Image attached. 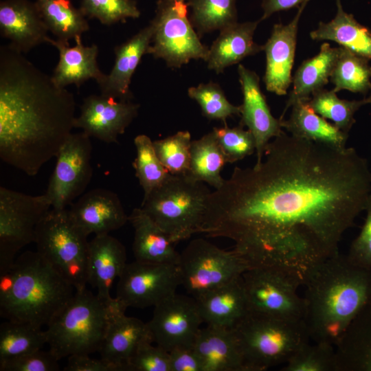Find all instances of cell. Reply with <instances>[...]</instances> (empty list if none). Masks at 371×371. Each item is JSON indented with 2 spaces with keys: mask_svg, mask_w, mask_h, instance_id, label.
I'll return each mask as SVG.
<instances>
[{
  "mask_svg": "<svg viewBox=\"0 0 371 371\" xmlns=\"http://www.w3.org/2000/svg\"><path fill=\"white\" fill-rule=\"evenodd\" d=\"M87 236L72 220L68 209L51 208L35 229L36 251L75 289L87 282Z\"/></svg>",
  "mask_w": 371,
  "mask_h": 371,
  "instance_id": "obj_8",
  "label": "cell"
},
{
  "mask_svg": "<svg viewBox=\"0 0 371 371\" xmlns=\"http://www.w3.org/2000/svg\"><path fill=\"white\" fill-rule=\"evenodd\" d=\"M126 309L116 297L102 298L87 288L76 291L47 326L50 351L58 360L99 352L111 321Z\"/></svg>",
  "mask_w": 371,
  "mask_h": 371,
  "instance_id": "obj_5",
  "label": "cell"
},
{
  "mask_svg": "<svg viewBox=\"0 0 371 371\" xmlns=\"http://www.w3.org/2000/svg\"><path fill=\"white\" fill-rule=\"evenodd\" d=\"M282 371H336L334 346L310 341L300 347L285 363Z\"/></svg>",
  "mask_w": 371,
  "mask_h": 371,
  "instance_id": "obj_41",
  "label": "cell"
},
{
  "mask_svg": "<svg viewBox=\"0 0 371 371\" xmlns=\"http://www.w3.org/2000/svg\"><path fill=\"white\" fill-rule=\"evenodd\" d=\"M337 12L328 22L320 21L310 33L316 41H333L355 54L371 60V31L344 10L341 0H335Z\"/></svg>",
  "mask_w": 371,
  "mask_h": 371,
  "instance_id": "obj_31",
  "label": "cell"
},
{
  "mask_svg": "<svg viewBox=\"0 0 371 371\" xmlns=\"http://www.w3.org/2000/svg\"><path fill=\"white\" fill-rule=\"evenodd\" d=\"M190 21L201 37L238 22L236 0H186Z\"/></svg>",
  "mask_w": 371,
  "mask_h": 371,
  "instance_id": "obj_37",
  "label": "cell"
},
{
  "mask_svg": "<svg viewBox=\"0 0 371 371\" xmlns=\"http://www.w3.org/2000/svg\"><path fill=\"white\" fill-rule=\"evenodd\" d=\"M89 355L74 354L68 357L65 371H120L118 367L101 358L93 359Z\"/></svg>",
  "mask_w": 371,
  "mask_h": 371,
  "instance_id": "obj_49",
  "label": "cell"
},
{
  "mask_svg": "<svg viewBox=\"0 0 371 371\" xmlns=\"http://www.w3.org/2000/svg\"><path fill=\"white\" fill-rule=\"evenodd\" d=\"M118 279L115 297L126 308L155 306L181 284L178 264L135 260L126 263Z\"/></svg>",
  "mask_w": 371,
  "mask_h": 371,
  "instance_id": "obj_14",
  "label": "cell"
},
{
  "mask_svg": "<svg viewBox=\"0 0 371 371\" xmlns=\"http://www.w3.org/2000/svg\"><path fill=\"white\" fill-rule=\"evenodd\" d=\"M225 164V156L213 131L192 141L188 174L190 177L207 183L214 190L218 189L225 181L221 172Z\"/></svg>",
  "mask_w": 371,
  "mask_h": 371,
  "instance_id": "obj_33",
  "label": "cell"
},
{
  "mask_svg": "<svg viewBox=\"0 0 371 371\" xmlns=\"http://www.w3.org/2000/svg\"><path fill=\"white\" fill-rule=\"evenodd\" d=\"M191 135L187 131L153 142L155 153L166 169L174 175H188L190 168Z\"/></svg>",
  "mask_w": 371,
  "mask_h": 371,
  "instance_id": "obj_40",
  "label": "cell"
},
{
  "mask_svg": "<svg viewBox=\"0 0 371 371\" xmlns=\"http://www.w3.org/2000/svg\"><path fill=\"white\" fill-rule=\"evenodd\" d=\"M76 102L22 53L0 47V157L29 176L56 157L74 128Z\"/></svg>",
  "mask_w": 371,
  "mask_h": 371,
  "instance_id": "obj_2",
  "label": "cell"
},
{
  "mask_svg": "<svg viewBox=\"0 0 371 371\" xmlns=\"http://www.w3.org/2000/svg\"><path fill=\"white\" fill-rule=\"evenodd\" d=\"M154 28L151 23L126 42L115 47L114 65L109 74L97 82L101 94L118 100L131 101V78L151 44Z\"/></svg>",
  "mask_w": 371,
  "mask_h": 371,
  "instance_id": "obj_21",
  "label": "cell"
},
{
  "mask_svg": "<svg viewBox=\"0 0 371 371\" xmlns=\"http://www.w3.org/2000/svg\"><path fill=\"white\" fill-rule=\"evenodd\" d=\"M35 3L48 30L58 41L69 43L89 29L86 16L70 0H36Z\"/></svg>",
  "mask_w": 371,
  "mask_h": 371,
  "instance_id": "obj_34",
  "label": "cell"
},
{
  "mask_svg": "<svg viewBox=\"0 0 371 371\" xmlns=\"http://www.w3.org/2000/svg\"><path fill=\"white\" fill-rule=\"evenodd\" d=\"M188 94L199 104L202 114L210 120L225 122L232 115H240V106L230 103L217 83L210 82L191 87Z\"/></svg>",
  "mask_w": 371,
  "mask_h": 371,
  "instance_id": "obj_42",
  "label": "cell"
},
{
  "mask_svg": "<svg viewBox=\"0 0 371 371\" xmlns=\"http://www.w3.org/2000/svg\"><path fill=\"white\" fill-rule=\"evenodd\" d=\"M367 97H368V100H369V104L371 105V90H370V91L369 92V93H368V95Z\"/></svg>",
  "mask_w": 371,
  "mask_h": 371,
  "instance_id": "obj_51",
  "label": "cell"
},
{
  "mask_svg": "<svg viewBox=\"0 0 371 371\" xmlns=\"http://www.w3.org/2000/svg\"><path fill=\"white\" fill-rule=\"evenodd\" d=\"M45 344L42 328L8 320L0 326V363L42 349Z\"/></svg>",
  "mask_w": 371,
  "mask_h": 371,
  "instance_id": "obj_36",
  "label": "cell"
},
{
  "mask_svg": "<svg viewBox=\"0 0 371 371\" xmlns=\"http://www.w3.org/2000/svg\"><path fill=\"white\" fill-rule=\"evenodd\" d=\"M178 265L181 286L195 299L240 278L250 267L236 249H221L203 238L188 243Z\"/></svg>",
  "mask_w": 371,
  "mask_h": 371,
  "instance_id": "obj_9",
  "label": "cell"
},
{
  "mask_svg": "<svg viewBox=\"0 0 371 371\" xmlns=\"http://www.w3.org/2000/svg\"><path fill=\"white\" fill-rule=\"evenodd\" d=\"M304 285L303 322L313 342L335 346L371 300V269L338 252L317 265Z\"/></svg>",
  "mask_w": 371,
  "mask_h": 371,
  "instance_id": "obj_3",
  "label": "cell"
},
{
  "mask_svg": "<svg viewBox=\"0 0 371 371\" xmlns=\"http://www.w3.org/2000/svg\"><path fill=\"white\" fill-rule=\"evenodd\" d=\"M48 29L35 2L3 0L0 3V32L15 50L27 53L47 43Z\"/></svg>",
  "mask_w": 371,
  "mask_h": 371,
  "instance_id": "obj_20",
  "label": "cell"
},
{
  "mask_svg": "<svg viewBox=\"0 0 371 371\" xmlns=\"http://www.w3.org/2000/svg\"><path fill=\"white\" fill-rule=\"evenodd\" d=\"M126 261L125 247L109 234L95 235L89 241L87 282L97 290L98 295L105 299L112 297L111 288L122 274Z\"/></svg>",
  "mask_w": 371,
  "mask_h": 371,
  "instance_id": "obj_23",
  "label": "cell"
},
{
  "mask_svg": "<svg viewBox=\"0 0 371 371\" xmlns=\"http://www.w3.org/2000/svg\"><path fill=\"white\" fill-rule=\"evenodd\" d=\"M171 371H203L193 346H181L169 351Z\"/></svg>",
  "mask_w": 371,
  "mask_h": 371,
  "instance_id": "obj_48",
  "label": "cell"
},
{
  "mask_svg": "<svg viewBox=\"0 0 371 371\" xmlns=\"http://www.w3.org/2000/svg\"><path fill=\"white\" fill-rule=\"evenodd\" d=\"M74 40L75 45L70 46L69 43L50 37L47 39V43L55 47L59 54L58 62L51 76L60 88L70 85L79 87L89 79H94L97 82L105 75L98 65V45H84L81 36Z\"/></svg>",
  "mask_w": 371,
  "mask_h": 371,
  "instance_id": "obj_22",
  "label": "cell"
},
{
  "mask_svg": "<svg viewBox=\"0 0 371 371\" xmlns=\"http://www.w3.org/2000/svg\"><path fill=\"white\" fill-rule=\"evenodd\" d=\"M153 342L147 323L122 313L111 321L102 347L100 357L115 365L120 371H127L135 351L144 341Z\"/></svg>",
  "mask_w": 371,
  "mask_h": 371,
  "instance_id": "obj_27",
  "label": "cell"
},
{
  "mask_svg": "<svg viewBox=\"0 0 371 371\" xmlns=\"http://www.w3.org/2000/svg\"><path fill=\"white\" fill-rule=\"evenodd\" d=\"M287 120H280L282 128L290 135L337 148H346L348 133L337 128L316 113L308 100L295 102Z\"/></svg>",
  "mask_w": 371,
  "mask_h": 371,
  "instance_id": "obj_32",
  "label": "cell"
},
{
  "mask_svg": "<svg viewBox=\"0 0 371 371\" xmlns=\"http://www.w3.org/2000/svg\"><path fill=\"white\" fill-rule=\"evenodd\" d=\"M92 144L85 132L71 133L59 149L45 192L52 208L66 209L91 181Z\"/></svg>",
  "mask_w": 371,
  "mask_h": 371,
  "instance_id": "obj_13",
  "label": "cell"
},
{
  "mask_svg": "<svg viewBox=\"0 0 371 371\" xmlns=\"http://www.w3.org/2000/svg\"><path fill=\"white\" fill-rule=\"evenodd\" d=\"M211 192L188 175H170L141 208L177 243L201 232Z\"/></svg>",
  "mask_w": 371,
  "mask_h": 371,
  "instance_id": "obj_6",
  "label": "cell"
},
{
  "mask_svg": "<svg viewBox=\"0 0 371 371\" xmlns=\"http://www.w3.org/2000/svg\"><path fill=\"white\" fill-rule=\"evenodd\" d=\"M51 208L45 194L32 196L0 187V272L14 262L21 248L34 241L36 227Z\"/></svg>",
  "mask_w": 371,
  "mask_h": 371,
  "instance_id": "obj_12",
  "label": "cell"
},
{
  "mask_svg": "<svg viewBox=\"0 0 371 371\" xmlns=\"http://www.w3.org/2000/svg\"><path fill=\"white\" fill-rule=\"evenodd\" d=\"M330 80L336 93L347 90L366 96L371 90L370 59L341 47Z\"/></svg>",
  "mask_w": 371,
  "mask_h": 371,
  "instance_id": "obj_35",
  "label": "cell"
},
{
  "mask_svg": "<svg viewBox=\"0 0 371 371\" xmlns=\"http://www.w3.org/2000/svg\"><path fill=\"white\" fill-rule=\"evenodd\" d=\"M260 22V20L237 22L221 30L209 48L205 61L207 68L220 74L245 58L263 51V45L254 41V34Z\"/></svg>",
  "mask_w": 371,
  "mask_h": 371,
  "instance_id": "obj_26",
  "label": "cell"
},
{
  "mask_svg": "<svg viewBox=\"0 0 371 371\" xmlns=\"http://www.w3.org/2000/svg\"><path fill=\"white\" fill-rule=\"evenodd\" d=\"M10 268V289L0 297L1 316L47 326L71 299L74 286L36 251L21 254Z\"/></svg>",
  "mask_w": 371,
  "mask_h": 371,
  "instance_id": "obj_4",
  "label": "cell"
},
{
  "mask_svg": "<svg viewBox=\"0 0 371 371\" xmlns=\"http://www.w3.org/2000/svg\"><path fill=\"white\" fill-rule=\"evenodd\" d=\"M309 1L302 3L293 19L287 24L273 25L271 34L263 45L266 68L263 80L267 91L284 95L292 83L299 21Z\"/></svg>",
  "mask_w": 371,
  "mask_h": 371,
  "instance_id": "obj_18",
  "label": "cell"
},
{
  "mask_svg": "<svg viewBox=\"0 0 371 371\" xmlns=\"http://www.w3.org/2000/svg\"><path fill=\"white\" fill-rule=\"evenodd\" d=\"M249 312L289 319L302 320L304 301L297 289L301 282L274 267H251L241 276Z\"/></svg>",
  "mask_w": 371,
  "mask_h": 371,
  "instance_id": "obj_11",
  "label": "cell"
},
{
  "mask_svg": "<svg viewBox=\"0 0 371 371\" xmlns=\"http://www.w3.org/2000/svg\"><path fill=\"white\" fill-rule=\"evenodd\" d=\"M202 323L196 299L175 293L154 306L147 324L153 342L169 352L193 346Z\"/></svg>",
  "mask_w": 371,
  "mask_h": 371,
  "instance_id": "obj_15",
  "label": "cell"
},
{
  "mask_svg": "<svg viewBox=\"0 0 371 371\" xmlns=\"http://www.w3.org/2000/svg\"><path fill=\"white\" fill-rule=\"evenodd\" d=\"M196 300L206 325L232 328L249 313L241 276Z\"/></svg>",
  "mask_w": 371,
  "mask_h": 371,
  "instance_id": "obj_25",
  "label": "cell"
},
{
  "mask_svg": "<svg viewBox=\"0 0 371 371\" xmlns=\"http://www.w3.org/2000/svg\"><path fill=\"white\" fill-rule=\"evenodd\" d=\"M371 198V170L355 148L284 131L260 164L235 167L209 196L201 232L235 243L250 267H274L304 285L339 252L343 234Z\"/></svg>",
  "mask_w": 371,
  "mask_h": 371,
  "instance_id": "obj_1",
  "label": "cell"
},
{
  "mask_svg": "<svg viewBox=\"0 0 371 371\" xmlns=\"http://www.w3.org/2000/svg\"><path fill=\"white\" fill-rule=\"evenodd\" d=\"M341 47H332L327 42L322 44L319 53L304 60L292 78L293 87L280 120L296 102L308 100L315 92L328 84Z\"/></svg>",
  "mask_w": 371,
  "mask_h": 371,
  "instance_id": "obj_30",
  "label": "cell"
},
{
  "mask_svg": "<svg viewBox=\"0 0 371 371\" xmlns=\"http://www.w3.org/2000/svg\"><path fill=\"white\" fill-rule=\"evenodd\" d=\"M245 371H264L285 363L310 341L303 320H289L249 312L232 328Z\"/></svg>",
  "mask_w": 371,
  "mask_h": 371,
  "instance_id": "obj_7",
  "label": "cell"
},
{
  "mask_svg": "<svg viewBox=\"0 0 371 371\" xmlns=\"http://www.w3.org/2000/svg\"><path fill=\"white\" fill-rule=\"evenodd\" d=\"M80 8L86 16L96 19L105 25L124 22L128 18L137 19L140 15L134 0H82Z\"/></svg>",
  "mask_w": 371,
  "mask_h": 371,
  "instance_id": "obj_43",
  "label": "cell"
},
{
  "mask_svg": "<svg viewBox=\"0 0 371 371\" xmlns=\"http://www.w3.org/2000/svg\"><path fill=\"white\" fill-rule=\"evenodd\" d=\"M153 341L139 344L131 357L127 371H171L169 352Z\"/></svg>",
  "mask_w": 371,
  "mask_h": 371,
  "instance_id": "obj_45",
  "label": "cell"
},
{
  "mask_svg": "<svg viewBox=\"0 0 371 371\" xmlns=\"http://www.w3.org/2000/svg\"><path fill=\"white\" fill-rule=\"evenodd\" d=\"M310 0H261L262 15L260 21L269 18L273 14L299 7L302 3Z\"/></svg>",
  "mask_w": 371,
  "mask_h": 371,
  "instance_id": "obj_50",
  "label": "cell"
},
{
  "mask_svg": "<svg viewBox=\"0 0 371 371\" xmlns=\"http://www.w3.org/2000/svg\"><path fill=\"white\" fill-rule=\"evenodd\" d=\"M128 221L134 229L133 251L135 260L178 264L180 258L167 234L141 208L133 210Z\"/></svg>",
  "mask_w": 371,
  "mask_h": 371,
  "instance_id": "obj_28",
  "label": "cell"
},
{
  "mask_svg": "<svg viewBox=\"0 0 371 371\" xmlns=\"http://www.w3.org/2000/svg\"><path fill=\"white\" fill-rule=\"evenodd\" d=\"M225 156L227 164H233L256 151L255 138L250 131L239 125L230 128H214L212 130Z\"/></svg>",
  "mask_w": 371,
  "mask_h": 371,
  "instance_id": "obj_44",
  "label": "cell"
},
{
  "mask_svg": "<svg viewBox=\"0 0 371 371\" xmlns=\"http://www.w3.org/2000/svg\"><path fill=\"white\" fill-rule=\"evenodd\" d=\"M59 360L41 349L0 363L1 371H57Z\"/></svg>",
  "mask_w": 371,
  "mask_h": 371,
  "instance_id": "obj_46",
  "label": "cell"
},
{
  "mask_svg": "<svg viewBox=\"0 0 371 371\" xmlns=\"http://www.w3.org/2000/svg\"><path fill=\"white\" fill-rule=\"evenodd\" d=\"M186 0H159L150 21L154 28L147 54L180 68L190 60L206 61L209 48L200 41L188 16Z\"/></svg>",
  "mask_w": 371,
  "mask_h": 371,
  "instance_id": "obj_10",
  "label": "cell"
},
{
  "mask_svg": "<svg viewBox=\"0 0 371 371\" xmlns=\"http://www.w3.org/2000/svg\"><path fill=\"white\" fill-rule=\"evenodd\" d=\"M336 371H371V300L335 346Z\"/></svg>",
  "mask_w": 371,
  "mask_h": 371,
  "instance_id": "obj_29",
  "label": "cell"
},
{
  "mask_svg": "<svg viewBox=\"0 0 371 371\" xmlns=\"http://www.w3.org/2000/svg\"><path fill=\"white\" fill-rule=\"evenodd\" d=\"M136 157L133 161L135 175L146 199L161 186L171 175L159 159L153 142L146 135L141 134L134 139Z\"/></svg>",
  "mask_w": 371,
  "mask_h": 371,
  "instance_id": "obj_39",
  "label": "cell"
},
{
  "mask_svg": "<svg viewBox=\"0 0 371 371\" xmlns=\"http://www.w3.org/2000/svg\"><path fill=\"white\" fill-rule=\"evenodd\" d=\"M139 104L100 95L84 98L74 128L105 143H117L118 137L137 116Z\"/></svg>",
  "mask_w": 371,
  "mask_h": 371,
  "instance_id": "obj_16",
  "label": "cell"
},
{
  "mask_svg": "<svg viewBox=\"0 0 371 371\" xmlns=\"http://www.w3.org/2000/svg\"><path fill=\"white\" fill-rule=\"evenodd\" d=\"M308 104L319 115L348 133L356 122L355 114L361 106L369 104V100L368 97L359 100H343L334 91L323 89L311 95Z\"/></svg>",
  "mask_w": 371,
  "mask_h": 371,
  "instance_id": "obj_38",
  "label": "cell"
},
{
  "mask_svg": "<svg viewBox=\"0 0 371 371\" xmlns=\"http://www.w3.org/2000/svg\"><path fill=\"white\" fill-rule=\"evenodd\" d=\"M193 348L203 371H245L232 328L207 325L201 328Z\"/></svg>",
  "mask_w": 371,
  "mask_h": 371,
  "instance_id": "obj_24",
  "label": "cell"
},
{
  "mask_svg": "<svg viewBox=\"0 0 371 371\" xmlns=\"http://www.w3.org/2000/svg\"><path fill=\"white\" fill-rule=\"evenodd\" d=\"M238 73L243 93L240 125L246 126L256 141V162L260 164L271 139L281 134V121L273 116L260 87L258 74L241 64Z\"/></svg>",
  "mask_w": 371,
  "mask_h": 371,
  "instance_id": "obj_17",
  "label": "cell"
},
{
  "mask_svg": "<svg viewBox=\"0 0 371 371\" xmlns=\"http://www.w3.org/2000/svg\"><path fill=\"white\" fill-rule=\"evenodd\" d=\"M68 210L72 220L87 236L107 234L128 221L118 196L104 188L85 192Z\"/></svg>",
  "mask_w": 371,
  "mask_h": 371,
  "instance_id": "obj_19",
  "label": "cell"
},
{
  "mask_svg": "<svg viewBox=\"0 0 371 371\" xmlns=\"http://www.w3.org/2000/svg\"><path fill=\"white\" fill-rule=\"evenodd\" d=\"M365 212L364 223L359 235L352 242L346 256L352 264L371 269V198Z\"/></svg>",
  "mask_w": 371,
  "mask_h": 371,
  "instance_id": "obj_47",
  "label": "cell"
}]
</instances>
